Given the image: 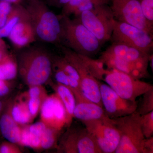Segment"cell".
<instances>
[{
	"label": "cell",
	"instance_id": "cell-1",
	"mask_svg": "<svg viewBox=\"0 0 153 153\" xmlns=\"http://www.w3.org/2000/svg\"><path fill=\"white\" fill-rule=\"evenodd\" d=\"M149 54L121 43L112 44L98 58L107 69H114L137 79L149 78Z\"/></svg>",
	"mask_w": 153,
	"mask_h": 153
},
{
	"label": "cell",
	"instance_id": "cell-2",
	"mask_svg": "<svg viewBox=\"0 0 153 153\" xmlns=\"http://www.w3.org/2000/svg\"><path fill=\"white\" fill-rule=\"evenodd\" d=\"M60 44L79 55L92 58L102 45L97 38L76 18L60 15Z\"/></svg>",
	"mask_w": 153,
	"mask_h": 153
},
{
	"label": "cell",
	"instance_id": "cell-3",
	"mask_svg": "<svg viewBox=\"0 0 153 153\" xmlns=\"http://www.w3.org/2000/svg\"><path fill=\"white\" fill-rule=\"evenodd\" d=\"M17 63L18 72L29 86L43 85L52 74V57L41 48L33 47L23 51Z\"/></svg>",
	"mask_w": 153,
	"mask_h": 153
},
{
	"label": "cell",
	"instance_id": "cell-4",
	"mask_svg": "<svg viewBox=\"0 0 153 153\" xmlns=\"http://www.w3.org/2000/svg\"><path fill=\"white\" fill-rule=\"evenodd\" d=\"M36 38L45 43L60 44L61 26L55 15L43 0H28L25 7Z\"/></svg>",
	"mask_w": 153,
	"mask_h": 153
},
{
	"label": "cell",
	"instance_id": "cell-5",
	"mask_svg": "<svg viewBox=\"0 0 153 153\" xmlns=\"http://www.w3.org/2000/svg\"><path fill=\"white\" fill-rule=\"evenodd\" d=\"M140 115L136 111L112 119L120 134V141L115 153H145V137L140 125Z\"/></svg>",
	"mask_w": 153,
	"mask_h": 153
},
{
	"label": "cell",
	"instance_id": "cell-6",
	"mask_svg": "<svg viewBox=\"0 0 153 153\" xmlns=\"http://www.w3.org/2000/svg\"><path fill=\"white\" fill-rule=\"evenodd\" d=\"M100 81L104 82L122 98L131 101L153 88L149 82L137 79L122 71L104 68Z\"/></svg>",
	"mask_w": 153,
	"mask_h": 153
},
{
	"label": "cell",
	"instance_id": "cell-7",
	"mask_svg": "<svg viewBox=\"0 0 153 153\" xmlns=\"http://www.w3.org/2000/svg\"><path fill=\"white\" fill-rule=\"evenodd\" d=\"M97 38L102 45L111 40L115 19L110 6H99L75 17Z\"/></svg>",
	"mask_w": 153,
	"mask_h": 153
},
{
	"label": "cell",
	"instance_id": "cell-8",
	"mask_svg": "<svg viewBox=\"0 0 153 153\" xmlns=\"http://www.w3.org/2000/svg\"><path fill=\"white\" fill-rule=\"evenodd\" d=\"M63 56L77 71L82 92L88 100L102 107L100 90L99 81L94 77L81 55L63 45H58Z\"/></svg>",
	"mask_w": 153,
	"mask_h": 153
},
{
	"label": "cell",
	"instance_id": "cell-9",
	"mask_svg": "<svg viewBox=\"0 0 153 153\" xmlns=\"http://www.w3.org/2000/svg\"><path fill=\"white\" fill-rule=\"evenodd\" d=\"M82 123L95 139L102 153H115L120 137L112 119L106 117Z\"/></svg>",
	"mask_w": 153,
	"mask_h": 153
},
{
	"label": "cell",
	"instance_id": "cell-10",
	"mask_svg": "<svg viewBox=\"0 0 153 153\" xmlns=\"http://www.w3.org/2000/svg\"><path fill=\"white\" fill-rule=\"evenodd\" d=\"M111 40L148 54L152 52L153 36L132 25L116 20Z\"/></svg>",
	"mask_w": 153,
	"mask_h": 153
},
{
	"label": "cell",
	"instance_id": "cell-11",
	"mask_svg": "<svg viewBox=\"0 0 153 153\" xmlns=\"http://www.w3.org/2000/svg\"><path fill=\"white\" fill-rule=\"evenodd\" d=\"M115 20L132 25L153 36V26L146 20L138 0H111Z\"/></svg>",
	"mask_w": 153,
	"mask_h": 153
},
{
	"label": "cell",
	"instance_id": "cell-12",
	"mask_svg": "<svg viewBox=\"0 0 153 153\" xmlns=\"http://www.w3.org/2000/svg\"><path fill=\"white\" fill-rule=\"evenodd\" d=\"M60 149L66 153H102L95 139L85 127L69 128L63 137Z\"/></svg>",
	"mask_w": 153,
	"mask_h": 153
},
{
	"label": "cell",
	"instance_id": "cell-13",
	"mask_svg": "<svg viewBox=\"0 0 153 153\" xmlns=\"http://www.w3.org/2000/svg\"><path fill=\"white\" fill-rule=\"evenodd\" d=\"M99 86L102 107L110 118L126 116L136 111L137 101L122 98L105 82L99 81Z\"/></svg>",
	"mask_w": 153,
	"mask_h": 153
},
{
	"label": "cell",
	"instance_id": "cell-14",
	"mask_svg": "<svg viewBox=\"0 0 153 153\" xmlns=\"http://www.w3.org/2000/svg\"><path fill=\"white\" fill-rule=\"evenodd\" d=\"M41 121L48 127L60 131L66 126L65 107L57 94L47 96L41 105Z\"/></svg>",
	"mask_w": 153,
	"mask_h": 153
},
{
	"label": "cell",
	"instance_id": "cell-15",
	"mask_svg": "<svg viewBox=\"0 0 153 153\" xmlns=\"http://www.w3.org/2000/svg\"><path fill=\"white\" fill-rule=\"evenodd\" d=\"M8 38L17 49L25 48L36 41V35L26 7Z\"/></svg>",
	"mask_w": 153,
	"mask_h": 153
},
{
	"label": "cell",
	"instance_id": "cell-16",
	"mask_svg": "<svg viewBox=\"0 0 153 153\" xmlns=\"http://www.w3.org/2000/svg\"><path fill=\"white\" fill-rule=\"evenodd\" d=\"M108 117L103 107L91 101L76 103L73 117L82 122L95 120Z\"/></svg>",
	"mask_w": 153,
	"mask_h": 153
},
{
	"label": "cell",
	"instance_id": "cell-17",
	"mask_svg": "<svg viewBox=\"0 0 153 153\" xmlns=\"http://www.w3.org/2000/svg\"><path fill=\"white\" fill-rule=\"evenodd\" d=\"M54 88L65 107L66 115V126L69 127L72 122L76 104V98L72 91L65 85L57 83L54 85Z\"/></svg>",
	"mask_w": 153,
	"mask_h": 153
},
{
	"label": "cell",
	"instance_id": "cell-18",
	"mask_svg": "<svg viewBox=\"0 0 153 153\" xmlns=\"http://www.w3.org/2000/svg\"><path fill=\"white\" fill-rule=\"evenodd\" d=\"M0 129L3 137L12 143L19 144L22 128L10 115H3L0 119Z\"/></svg>",
	"mask_w": 153,
	"mask_h": 153
},
{
	"label": "cell",
	"instance_id": "cell-19",
	"mask_svg": "<svg viewBox=\"0 0 153 153\" xmlns=\"http://www.w3.org/2000/svg\"><path fill=\"white\" fill-rule=\"evenodd\" d=\"M18 73V63L11 55L7 54L0 61V80L14 79Z\"/></svg>",
	"mask_w": 153,
	"mask_h": 153
},
{
	"label": "cell",
	"instance_id": "cell-20",
	"mask_svg": "<svg viewBox=\"0 0 153 153\" xmlns=\"http://www.w3.org/2000/svg\"><path fill=\"white\" fill-rule=\"evenodd\" d=\"M25 8L22 4L13 5L5 24L2 27L0 28V38L8 37L13 28L19 22Z\"/></svg>",
	"mask_w": 153,
	"mask_h": 153
},
{
	"label": "cell",
	"instance_id": "cell-21",
	"mask_svg": "<svg viewBox=\"0 0 153 153\" xmlns=\"http://www.w3.org/2000/svg\"><path fill=\"white\" fill-rule=\"evenodd\" d=\"M10 115L19 125H25L30 123L34 119L28 109L27 102H23L14 105Z\"/></svg>",
	"mask_w": 153,
	"mask_h": 153
},
{
	"label": "cell",
	"instance_id": "cell-22",
	"mask_svg": "<svg viewBox=\"0 0 153 153\" xmlns=\"http://www.w3.org/2000/svg\"><path fill=\"white\" fill-rule=\"evenodd\" d=\"M41 137L29 131L26 126L22 129L21 140L19 144L32 149H41Z\"/></svg>",
	"mask_w": 153,
	"mask_h": 153
},
{
	"label": "cell",
	"instance_id": "cell-23",
	"mask_svg": "<svg viewBox=\"0 0 153 153\" xmlns=\"http://www.w3.org/2000/svg\"><path fill=\"white\" fill-rule=\"evenodd\" d=\"M52 62L53 65L62 69L68 76L76 79L80 83L79 74L76 69L64 56H55L52 58Z\"/></svg>",
	"mask_w": 153,
	"mask_h": 153
},
{
	"label": "cell",
	"instance_id": "cell-24",
	"mask_svg": "<svg viewBox=\"0 0 153 153\" xmlns=\"http://www.w3.org/2000/svg\"><path fill=\"white\" fill-rule=\"evenodd\" d=\"M136 111L142 115L153 111V88L143 94Z\"/></svg>",
	"mask_w": 153,
	"mask_h": 153
},
{
	"label": "cell",
	"instance_id": "cell-25",
	"mask_svg": "<svg viewBox=\"0 0 153 153\" xmlns=\"http://www.w3.org/2000/svg\"><path fill=\"white\" fill-rule=\"evenodd\" d=\"M59 132L47 126L41 137V149H48L55 146Z\"/></svg>",
	"mask_w": 153,
	"mask_h": 153
},
{
	"label": "cell",
	"instance_id": "cell-26",
	"mask_svg": "<svg viewBox=\"0 0 153 153\" xmlns=\"http://www.w3.org/2000/svg\"><path fill=\"white\" fill-rule=\"evenodd\" d=\"M140 125L145 137L153 136V111L140 115Z\"/></svg>",
	"mask_w": 153,
	"mask_h": 153
},
{
	"label": "cell",
	"instance_id": "cell-27",
	"mask_svg": "<svg viewBox=\"0 0 153 153\" xmlns=\"http://www.w3.org/2000/svg\"><path fill=\"white\" fill-rule=\"evenodd\" d=\"M110 1L111 0H86L78 6L73 15L75 18L83 11L90 10L102 5L108 4Z\"/></svg>",
	"mask_w": 153,
	"mask_h": 153
},
{
	"label": "cell",
	"instance_id": "cell-28",
	"mask_svg": "<svg viewBox=\"0 0 153 153\" xmlns=\"http://www.w3.org/2000/svg\"><path fill=\"white\" fill-rule=\"evenodd\" d=\"M144 16L153 26V0H138Z\"/></svg>",
	"mask_w": 153,
	"mask_h": 153
},
{
	"label": "cell",
	"instance_id": "cell-29",
	"mask_svg": "<svg viewBox=\"0 0 153 153\" xmlns=\"http://www.w3.org/2000/svg\"><path fill=\"white\" fill-rule=\"evenodd\" d=\"M45 98L41 97H29L27 104L30 114L36 117L41 110V105Z\"/></svg>",
	"mask_w": 153,
	"mask_h": 153
},
{
	"label": "cell",
	"instance_id": "cell-30",
	"mask_svg": "<svg viewBox=\"0 0 153 153\" xmlns=\"http://www.w3.org/2000/svg\"><path fill=\"white\" fill-rule=\"evenodd\" d=\"M13 7V4L11 3L0 1V28L5 24Z\"/></svg>",
	"mask_w": 153,
	"mask_h": 153
},
{
	"label": "cell",
	"instance_id": "cell-31",
	"mask_svg": "<svg viewBox=\"0 0 153 153\" xmlns=\"http://www.w3.org/2000/svg\"><path fill=\"white\" fill-rule=\"evenodd\" d=\"M52 66L54 68L55 79L57 83L69 87V83L71 77L68 76L62 69L58 68L57 66H54L53 64Z\"/></svg>",
	"mask_w": 153,
	"mask_h": 153
},
{
	"label": "cell",
	"instance_id": "cell-32",
	"mask_svg": "<svg viewBox=\"0 0 153 153\" xmlns=\"http://www.w3.org/2000/svg\"><path fill=\"white\" fill-rule=\"evenodd\" d=\"M86 0H71L62 8V14L63 16L70 17L76 9Z\"/></svg>",
	"mask_w": 153,
	"mask_h": 153
},
{
	"label": "cell",
	"instance_id": "cell-33",
	"mask_svg": "<svg viewBox=\"0 0 153 153\" xmlns=\"http://www.w3.org/2000/svg\"><path fill=\"white\" fill-rule=\"evenodd\" d=\"M47 97L46 91L42 87V85L30 86L28 97H41L46 98Z\"/></svg>",
	"mask_w": 153,
	"mask_h": 153
},
{
	"label": "cell",
	"instance_id": "cell-34",
	"mask_svg": "<svg viewBox=\"0 0 153 153\" xmlns=\"http://www.w3.org/2000/svg\"><path fill=\"white\" fill-rule=\"evenodd\" d=\"M27 126L29 131L41 137L47 127V126L42 121L36 122Z\"/></svg>",
	"mask_w": 153,
	"mask_h": 153
},
{
	"label": "cell",
	"instance_id": "cell-35",
	"mask_svg": "<svg viewBox=\"0 0 153 153\" xmlns=\"http://www.w3.org/2000/svg\"><path fill=\"white\" fill-rule=\"evenodd\" d=\"M20 152L21 151L15 146V144L4 145L0 148V153H20Z\"/></svg>",
	"mask_w": 153,
	"mask_h": 153
},
{
	"label": "cell",
	"instance_id": "cell-36",
	"mask_svg": "<svg viewBox=\"0 0 153 153\" xmlns=\"http://www.w3.org/2000/svg\"><path fill=\"white\" fill-rule=\"evenodd\" d=\"M71 0H47L48 5L57 8H62Z\"/></svg>",
	"mask_w": 153,
	"mask_h": 153
},
{
	"label": "cell",
	"instance_id": "cell-37",
	"mask_svg": "<svg viewBox=\"0 0 153 153\" xmlns=\"http://www.w3.org/2000/svg\"><path fill=\"white\" fill-rule=\"evenodd\" d=\"M145 153H153V137L146 138L144 145Z\"/></svg>",
	"mask_w": 153,
	"mask_h": 153
},
{
	"label": "cell",
	"instance_id": "cell-38",
	"mask_svg": "<svg viewBox=\"0 0 153 153\" xmlns=\"http://www.w3.org/2000/svg\"><path fill=\"white\" fill-rule=\"evenodd\" d=\"M10 91V88L4 81L0 80V96L6 95Z\"/></svg>",
	"mask_w": 153,
	"mask_h": 153
},
{
	"label": "cell",
	"instance_id": "cell-39",
	"mask_svg": "<svg viewBox=\"0 0 153 153\" xmlns=\"http://www.w3.org/2000/svg\"><path fill=\"white\" fill-rule=\"evenodd\" d=\"M0 1L7 2L13 5H17L22 4L23 0H0Z\"/></svg>",
	"mask_w": 153,
	"mask_h": 153
},
{
	"label": "cell",
	"instance_id": "cell-40",
	"mask_svg": "<svg viewBox=\"0 0 153 153\" xmlns=\"http://www.w3.org/2000/svg\"><path fill=\"white\" fill-rule=\"evenodd\" d=\"M0 50L7 51V47L5 43L3 41L2 38H0Z\"/></svg>",
	"mask_w": 153,
	"mask_h": 153
},
{
	"label": "cell",
	"instance_id": "cell-41",
	"mask_svg": "<svg viewBox=\"0 0 153 153\" xmlns=\"http://www.w3.org/2000/svg\"><path fill=\"white\" fill-rule=\"evenodd\" d=\"M7 52L5 51L0 50V61L7 55Z\"/></svg>",
	"mask_w": 153,
	"mask_h": 153
},
{
	"label": "cell",
	"instance_id": "cell-42",
	"mask_svg": "<svg viewBox=\"0 0 153 153\" xmlns=\"http://www.w3.org/2000/svg\"><path fill=\"white\" fill-rule=\"evenodd\" d=\"M2 107V104L1 102L0 101V111H1V109Z\"/></svg>",
	"mask_w": 153,
	"mask_h": 153
}]
</instances>
